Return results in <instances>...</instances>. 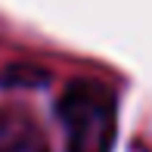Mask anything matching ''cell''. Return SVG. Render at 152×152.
<instances>
[{"label": "cell", "mask_w": 152, "mask_h": 152, "mask_svg": "<svg viewBox=\"0 0 152 152\" xmlns=\"http://www.w3.org/2000/svg\"><path fill=\"white\" fill-rule=\"evenodd\" d=\"M65 152H112L118 137V96L96 78H75L56 99Z\"/></svg>", "instance_id": "cell-1"}, {"label": "cell", "mask_w": 152, "mask_h": 152, "mask_svg": "<svg viewBox=\"0 0 152 152\" xmlns=\"http://www.w3.org/2000/svg\"><path fill=\"white\" fill-rule=\"evenodd\" d=\"M0 152H50L47 134L31 109L19 102L0 109Z\"/></svg>", "instance_id": "cell-2"}]
</instances>
